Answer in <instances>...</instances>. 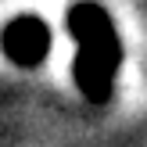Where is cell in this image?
I'll return each instance as SVG.
<instances>
[{
    "mask_svg": "<svg viewBox=\"0 0 147 147\" xmlns=\"http://www.w3.org/2000/svg\"><path fill=\"white\" fill-rule=\"evenodd\" d=\"M68 29L79 43L76 54V83L93 104H104L111 93V79L122 61V43L111 18L100 4H76L68 11Z\"/></svg>",
    "mask_w": 147,
    "mask_h": 147,
    "instance_id": "cell-1",
    "label": "cell"
},
{
    "mask_svg": "<svg viewBox=\"0 0 147 147\" xmlns=\"http://www.w3.org/2000/svg\"><path fill=\"white\" fill-rule=\"evenodd\" d=\"M0 40L14 65H40L50 50V32L40 18H14Z\"/></svg>",
    "mask_w": 147,
    "mask_h": 147,
    "instance_id": "cell-2",
    "label": "cell"
}]
</instances>
